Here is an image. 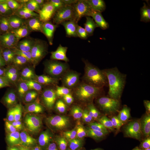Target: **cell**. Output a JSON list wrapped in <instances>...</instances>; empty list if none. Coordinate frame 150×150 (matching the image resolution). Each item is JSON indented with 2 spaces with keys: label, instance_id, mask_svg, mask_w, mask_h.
<instances>
[{
  "label": "cell",
  "instance_id": "6da1fadb",
  "mask_svg": "<svg viewBox=\"0 0 150 150\" xmlns=\"http://www.w3.org/2000/svg\"><path fill=\"white\" fill-rule=\"evenodd\" d=\"M87 129L89 144L95 150H127L138 140L137 129L132 125L101 119L92 121Z\"/></svg>",
  "mask_w": 150,
  "mask_h": 150
},
{
  "label": "cell",
  "instance_id": "7a4b0ae2",
  "mask_svg": "<svg viewBox=\"0 0 150 150\" xmlns=\"http://www.w3.org/2000/svg\"><path fill=\"white\" fill-rule=\"evenodd\" d=\"M64 117L74 130L96 106V88L90 82L70 79V84L61 102Z\"/></svg>",
  "mask_w": 150,
  "mask_h": 150
},
{
  "label": "cell",
  "instance_id": "3957f363",
  "mask_svg": "<svg viewBox=\"0 0 150 150\" xmlns=\"http://www.w3.org/2000/svg\"><path fill=\"white\" fill-rule=\"evenodd\" d=\"M107 46L117 50L127 43L149 41L150 27L145 11H132L111 23L105 36Z\"/></svg>",
  "mask_w": 150,
  "mask_h": 150
},
{
  "label": "cell",
  "instance_id": "277c9868",
  "mask_svg": "<svg viewBox=\"0 0 150 150\" xmlns=\"http://www.w3.org/2000/svg\"><path fill=\"white\" fill-rule=\"evenodd\" d=\"M110 24L106 11L95 3L83 12L75 25L81 42L85 45H90L98 43L106 36Z\"/></svg>",
  "mask_w": 150,
  "mask_h": 150
},
{
  "label": "cell",
  "instance_id": "5b68a950",
  "mask_svg": "<svg viewBox=\"0 0 150 150\" xmlns=\"http://www.w3.org/2000/svg\"><path fill=\"white\" fill-rule=\"evenodd\" d=\"M37 82L20 63L0 70V90L8 97H21L32 93Z\"/></svg>",
  "mask_w": 150,
  "mask_h": 150
},
{
  "label": "cell",
  "instance_id": "8992f818",
  "mask_svg": "<svg viewBox=\"0 0 150 150\" xmlns=\"http://www.w3.org/2000/svg\"><path fill=\"white\" fill-rule=\"evenodd\" d=\"M116 50L96 43L85 45L83 55V65L90 71L96 81L98 88H106L108 66L116 54Z\"/></svg>",
  "mask_w": 150,
  "mask_h": 150
},
{
  "label": "cell",
  "instance_id": "52a82bcc",
  "mask_svg": "<svg viewBox=\"0 0 150 150\" xmlns=\"http://www.w3.org/2000/svg\"><path fill=\"white\" fill-rule=\"evenodd\" d=\"M136 95L126 93L120 88L112 100L102 105V119L112 121H122L134 125L139 120L133 112L132 107Z\"/></svg>",
  "mask_w": 150,
  "mask_h": 150
},
{
  "label": "cell",
  "instance_id": "ba28073f",
  "mask_svg": "<svg viewBox=\"0 0 150 150\" xmlns=\"http://www.w3.org/2000/svg\"><path fill=\"white\" fill-rule=\"evenodd\" d=\"M70 79L52 77L37 83L32 95L40 101L48 103H60L67 90Z\"/></svg>",
  "mask_w": 150,
  "mask_h": 150
},
{
  "label": "cell",
  "instance_id": "9c48e42d",
  "mask_svg": "<svg viewBox=\"0 0 150 150\" xmlns=\"http://www.w3.org/2000/svg\"><path fill=\"white\" fill-rule=\"evenodd\" d=\"M85 47L76 35H69L59 38L54 51L59 62L83 64Z\"/></svg>",
  "mask_w": 150,
  "mask_h": 150
},
{
  "label": "cell",
  "instance_id": "30bf717a",
  "mask_svg": "<svg viewBox=\"0 0 150 150\" xmlns=\"http://www.w3.org/2000/svg\"><path fill=\"white\" fill-rule=\"evenodd\" d=\"M121 49L129 54L134 74L150 75V42L137 41L127 43Z\"/></svg>",
  "mask_w": 150,
  "mask_h": 150
},
{
  "label": "cell",
  "instance_id": "8fae6325",
  "mask_svg": "<svg viewBox=\"0 0 150 150\" xmlns=\"http://www.w3.org/2000/svg\"><path fill=\"white\" fill-rule=\"evenodd\" d=\"M59 63L54 50H47L37 56L24 59L21 64L30 71L38 82L42 77L54 72Z\"/></svg>",
  "mask_w": 150,
  "mask_h": 150
},
{
  "label": "cell",
  "instance_id": "7c38bea8",
  "mask_svg": "<svg viewBox=\"0 0 150 150\" xmlns=\"http://www.w3.org/2000/svg\"><path fill=\"white\" fill-rule=\"evenodd\" d=\"M57 127H59V125L52 117L31 109L23 124V130L41 139L42 136L52 133Z\"/></svg>",
  "mask_w": 150,
  "mask_h": 150
},
{
  "label": "cell",
  "instance_id": "4fadbf2b",
  "mask_svg": "<svg viewBox=\"0 0 150 150\" xmlns=\"http://www.w3.org/2000/svg\"><path fill=\"white\" fill-rule=\"evenodd\" d=\"M16 40L23 60L37 56L47 50L45 38L33 31H24L16 35Z\"/></svg>",
  "mask_w": 150,
  "mask_h": 150
},
{
  "label": "cell",
  "instance_id": "5bb4252c",
  "mask_svg": "<svg viewBox=\"0 0 150 150\" xmlns=\"http://www.w3.org/2000/svg\"><path fill=\"white\" fill-rule=\"evenodd\" d=\"M20 98L27 102L31 109L45 113L52 117L60 127L64 129L67 134H69L72 131L64 117L61 102L52 103L43 102L33 96L31 93Z\"/></svg>",
  "mask_w": 150,
  "mask_h": 150
},
{
  "label": "cell",
  "instance_id": "9a60e30c",
  "mask_svg": "<svg viewBox=\"0 0 150 150\" xmlns=\"http://www.w3.org/2000/svg\"><path fill=\"white\" fill-rule=\"evenodd\" d=\"M0 59L10 65L23 61L18 47L16 35L6 32L0 36Z\"/></svg>",
  "mask_w": 150,
  "mask_h": 150
},
{
  "label": "cell",
  "instance_id": "2e32d148",
  "mask_svg": "<svg viewBox=\"0 0 150 150\" xmlns=\"http://www.w3.org/2000/svg\"><path fill=\"white\" fill-rule=\"evenodd\" d=\"M51 8L50 11L58 20L69 24L75 25L82 16V13L75 8L70 0L58 1Z\"/></svg>",
  "mask_w": 150,
  "mask_h": 150
},
{
  "label": "cell",
  "instance_id": "e0dca14e",
  "mask_svg": "<svg viewBox=\"0 0 150 150\" xmlns=\"http://www.w3.org/2000/svg\"><path fill=\"white\" fill-rule=\"evenodd\" d=\"M23 21L11 1L0 0V27L6 30L16 29L20 27Z\"/></svg>",
  "mask_w": 150,
  "mask_h": 150
},
{
  "label": "cell",
  "instance_id": "ac0fdd59",
  "mask_svg": "<svg viewBox=\"0 0 150 150\" xmlns=\"http://www.w3.org/2000/svg\"><path fill=\"white\" fill-rule=\"evenodd\" d=\"M41 141L24 130H18L11 136L8 150H40Z\"/></svg>",
  "mask_w": 150,
  "mask_h": 150
},
{
  "label": "cell",
  "instance_id": "d6986e66",
  "mask_svg": "<svg viewBox=\"0 0 150 150\" xmlns=\"http://www.w3.org/2000/svg\"><path fill=\"white\" fill-rule=\"evenodd\" d=\"M11 4L19 16L25 21H33L46 12L33 1L27 0L11 1Z\"/></svg>",
  "mask_w": 150,
  "mask_h": 150
},
{
  "label": "cell",
  "instance_id": "ffe728a7",
  "mask_svg": "<svg viewBox=\"0 0 150 150\" xmlns=\"http://www.w3.org/2000/svg\"><path fill=\"white\" fill-rule=\"evenodd\" d=\"M69 135L66 132H52L48 134L41 141L40 150H72Z\"/></svg>",
  "mask_w": 150,
  "mask_h": 150
},
{
  "label": "cell",
  "instance_id": "44dd1931",
  "mask_svg": "<svg viewBox=\"0 0 150 150\" xmlns=\"http://www.w3.org/2000/svg\"><path fill=\"white\" fill-rule=\"evenodd\" d=\"M95 3L106 11L111 23L132 11L125 0H101Z\"/></svg>",
  "mask_w": 150,
  "mask_h": 150
},
{
  "label": "cell",
  "instance_id": "7402d4cb",
  "mask_svg": "<svg viewBox=\"0 0 150 150\" xmlns=\"http://www.w3.org/2000/svg\"><path fill=\"white\" fill-rule=\"evenodd\" d=\"M3 110L11 123L12 129L18 131L23 127L26 119L17 111L11 97L4 99Z\"/></svg>",
  "mask_w": 150,
  "mask_h": 150
},
{
  "label": "cell",
  "instance_id": "603a6c76",
  "mask_svg": "<svg viewBox=\"0 0 150 150\" xmlns=\"http://www.w3.org/2000/svg\"><path fill=\"white\" fill-rule=\"evenodd\" d=\"M132 11H145L150 6V0H125Z\"/></svg>",
  "mask_w": 150,
  "mask_h": 150
},
{
  "label": "cell",
  "instance_id": "cb8c5ba5",
  "mask_svg": "<svg viewBox=\"0 0 150 150\" xmlns=\"http://www.w3.org/2000/svg\"><path fill=\"white\" fill-rule=\"evenodd\" d=\"M12 129L3 108H0V135L7 134Z\"/></svg>",
  "mask_w": 150,
  "mask_h": 150
},
{
  "label": "cell",
  "instance_id": "d4e9b609",
  "mask_svg": "<svg viewBox=\"0 0 150 150\" xmlns=\"http://www.w3.org/2000/svg\"><path fill=\"white\" fill-rule=\"evenodd\" d=\"M127 150H150V142L137 140Z\"/></svg>",
  "mask_w": 150,
  "mask_h": 150
},
{
  "label": "cell",
  "instance_id": "484cf974",
  "mask_svg": "<svg viewBox=\"0 0 150 150\" xmlns=\"http://www.w3.org/2000/svg\"><path fill=\"white\" fill-rule=\"evenodd\" d=\"M75 8L82 14L88 8L89 1L87 0H70Z\"/></svg>",
  "mask_w": 150,
  "mask_h": 150
},
{
  "label": "cell",
  "instance_id": "4316f807",
  "mask_svg": "<svg viewBox=\"0 0 150 150\" xmlns=\"http://www.w3.org/2000/svg\"><path fill=\"white\" fill-rule=\"evenodd\" d=\"M11 136L7 134L0 135V150H8Z\"/></svg>",
  "mask_w": 150,
  "mask_h": 150
},
{
  "label": "cell",
  "instance_id": "83f0119b",
  "mask_svg": "<svg viewBox=\"0 0 150 150\" xmlns=\"http://www.w3.org/2000/svg\"><path fill=\"white\" fill-rule=\"evenodd\" d=\"M58 1L55 0H41V1H34L33 2L38 5L40 7L47 8V7H52Z\"/></svg>",
  "mask_w": 150,
  "mask_h": 150
},
{
  "label": "cell",
  "instance_id": "f1b7e54d",
  "mask_svg": "<svg viewBox=\"0 0 150 150\" xmlns=\"http://www.w3.org/2000/svg\"><path fill=\"white\" fill-rule=\"evenodd\" d=\"M145 12L146 15H147V17L148 21H149V27H150V40H149V42H150V6L147 9H146L145 10Z\"/></svg>",
  "mask_w": 150,
  "mask_h": 150
},
{
  "label": "cell",
  "instance_id": "f546056e",
  "mask_svg": "<svg viewBox=\"0 0 150 150\" xmlns=\"http://www.w3.org/2000/svg\"><path fill=\"white\" fill-rule=\"evenodd\" d=\"M3 104H4V98L0 94V108H3Z\"/></svg>",
  "mask_w": 150,
  "mask_h": 150
},
{
  "label": "cell",
  "instance_id": "4dcf8cb0",
  "mask_svg": "<svg viewBox=\"0 0 150 150\" xmlns=\"http://www.w3.org/2000/svg\"></svg>",
  "mask_w": 150,
  "mask_h": 150
}]
</instances>
